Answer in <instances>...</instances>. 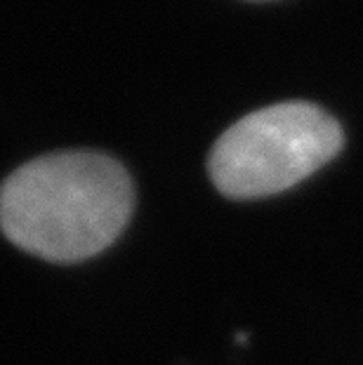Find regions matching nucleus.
<instances>
[{
	"label": "nucleus",
	"instance_id": "f257e3e1",
	"mask_svg": "<svg viewBox=\"0 0 363 365\" xmlns=\"http://www.w3.org/2000/svg\"><path fill=\"white\" fill-rule=\"evenodd\" d=\"M133 212L121 163L92 151L29 160L0 186V229L48 262H81L109 247Z\"/></svg>",
	"mask_w": 363,
	"mask_h": 365
},
{
	"label": "nucleus",
	"instance_id": "f03ea898",
	"mask_svg": "<svg viewBox=\"0 0 363 365\" xmlns=\"http://www.w3.org/2000/svg\"><path fill=\"white\" fill-rule=\"evenodd\" d=\"M342 130L323 108L283 102L234 123L213 146L208 173L229 198H262L307 180L342 149Z\"/></svg>",
	"mask_w": 363,
	"mask_h": 365
}]
</instances>
